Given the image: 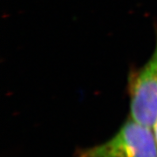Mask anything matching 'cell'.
Masks as SVG:
<instances>
[{"mask_svg": "<svg viewBox=\"0 0 157 157\" xmlns=\"http://www.w3.org/2000/svg\"><path fill=\"white\" fill-rule=\"evenodd\" d=\"M77 157H157L151 128L129 118L109 140L78 150Z\"/></svg>", "mask_w": 157, "mask_h": 157, "instance_id": "cell-1", "label": "cell"}, {"mask_svg": "<svg viewBox=\"0 0 157 157\" xmlns=\"http://www.w3.org/2000/svg\"><path fill=\"white\" fill-rule=\"evenodd\" d=\"M130 119L152 128L157 121V42L146 64L128 78Z\"/></svg>", "mask_w": 157, "mask_h": 157, "instance_id": "cell-2", "label": "cell"}, {"mask_svg": "<svg viewBox=\"0 0 157 157\" xmlns=\"http://www.w3.org/2000/svg\"><path fill=\"white\" fill-rule=\"evenodd\" d=\"M153 128H154V135H155V140H156V144H157V121L156 123L155 124V126L153 127Z\"/></svg>", "mask_w": 157, "mask_h": 157, "instance_id": "cell-3", "label": "cell"}]
</instances>
